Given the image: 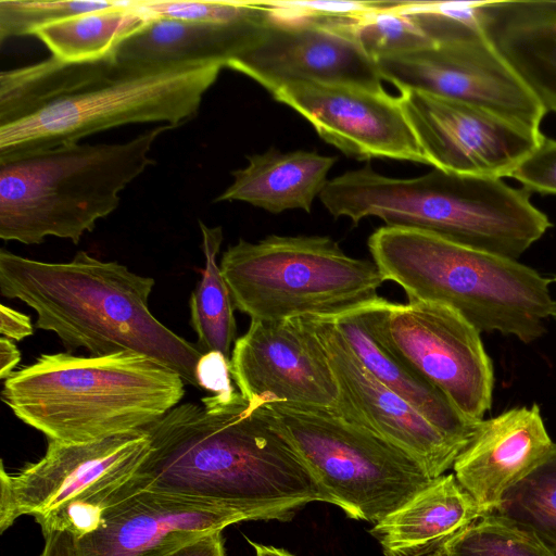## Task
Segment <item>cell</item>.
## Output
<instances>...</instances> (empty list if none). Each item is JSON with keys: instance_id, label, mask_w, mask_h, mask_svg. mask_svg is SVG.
Segmentation results:
<instances>
[{"instance_id": "cell-1", "label": "cell", "mask_w": 556, "mask_h": 556, "mask_svg": "<svg viewBox=\"0 0 556 556\" xmlns=\"http://www.w3.org/2000/svg\"><path fill=\"white\" fill-rule=\"evenodd\" d=\"M241 393L180 403L144 427L150 451L131 477L142 490L241 509L253 520H290L328 498L287 440Z\"/></svg>"}, {"instance_id": "cell-2", "label": "cell", "mask_w": 556, "mask_h": 556, "mask_svg": "<svg viewBox=\"0 0 556 556\" xmlns=\"http://www.w3.org/2000/svg\"><path fill=\"white\" fill-rule=\"evenodd\" d=\"M154 283L85 251L64 263L0 251L1 294L31 307L36 328L54 332L68 350L84 348L92 356L143 354L198 387L195 366L202 352L151 313Z\"/></svg>"}, {"instance_id": "cell-3", "label": "cell", "mask_w": 556, "mask_h": 556, "mask_svg": "<svg viewBox=\"0 0 556 556\" xmlns=\"http://www.w3.org/2000/svg\"><path fill=\"white\" fill-rule=\"evenodd\" d=\"M319 199L332 216L354 225L377 216L387 226L429 231L517 261L552 226L523 188L435 168L402 179L365 166L328 180Z\"/></svg>"}, {"instance_id": "cell-4", "label": "cell", "mask_w": 556, "mask_h": 556, "mask_svg": "<svg viewBox=\"0 0 556 556\" xmlns=\"http://www.w3.org/2000/svg\"><path fill=\"white\" fill-rule=\"evenodd\" d=\"M185 380L135 352L42 354L4 380L3 403L48 441L87 443L141 430L180 404Z\"/></svg>"}, {"instance_id": "cell-5", "label": "cell", "mask_w": 556, "mask_h": 556, "mask_svg": "<svg viewBox=\"0 0 556 556\" xmlns=\"http://www.w3.org/2000/svg\"><path fill=\"white\" fill-rule=\"evenodd\" d=\"M368 249L384 281L399 285L408 302L450 306L481 333L500 332L523 343L546 331L555 307L553 280L517 260L387 225L371 233Z\"/></svg>"}, {"instance_id": "cell-6", "label": "cell", "mask_w": 556, "mask_h": 556, "mask_svg": "<svg viewBox=\"0 0 556 556\" xmlns=\"http://www.w3.org/2000/svg\"><path fill=\"white\" fill-rule=\"evenodd\" d=\"M170 129L159 125L126 142H72L0 159V238L39 244L56 237L77 244L154 164L152 146Z\"/></svg>"}, {"instance_id": "cell-7", "label": "cell", "mask_w": 556, "mask_h": 556, "mask_svg": "<svg viewBox=\"0 0 556 556\" xmlns=\"http://www.w3.org/2000/svg\"><path fill=\"white\" fill-rule=\"evenodd\" d=\"M219 267L235 308L251 320L333 319L379 298L384 282L372 261L326 236L240 239Z\"/></svg>"}, {"instance_id": "cell-8", "label": "cell", "mask_w": 556, "mask_h": 556, "mask_svg": "<svg viewBox=\"0 0 556 556\" xmlns=\"http://www.w3.org/2000/svg\"><path fill=\"white\" fill-rule=\"evenodd\" d=\"M257 412L295 451L329 504L376 525L431 483L406 452L329 409L270 402Z\"/></svg>"}, {"instance_id": "cell-9", "label": "cell", "mask_w": 556, "mask_h": 556, "mask_svg": "<svg viewBox=\"0 0 556 556\" xmlns=\"http://www.w3.org/2000/svg\"><path fill=\"white\" fill-rule=\"evenodd\" d=\"M110 79L0 126V159L80 142L118 126L191 122L216 81L218 63L123 66Z\"/></svg>"}, {"instance_id": "cell-10", "label": "cell", "mask_w": 556, "mask_h": 556, "mask_svg": "<svg viewBox=\"0 0 556 556\" xmlns=\"http://www.w3.org/2000/svg\"><path fill=\"white\" fill-rule=\"evenodd\" d=\"M375 338L440 390L468 419L492 406L494 369L481 332L450 306L393 303L377 298L361 306Z\"/></svg>"}, {"instance_id": "cell-11", "label": "cell", "mask_w": 556, "mask_h": 556, "mask_svg": "<svg viewBox=\"0 0 556 556\" xmlns=\"http://www.w3.org/2000/svg\"><path fill=\"white\" fill-rule=\"evenodd\" d=\"M383 80L466 102L540 130L546 111L485 35L460 24L431 47L376 60Z\"/></svg>"}, {"instance_id": "cell-12", "label": "cell", "mask_w": 556, "mask_h": 556, "mask_svg": "<svg viewBox=\"0 0 556 556\" xmlns=\"http://www.w3.org/2000/svg\"><path fill=\"white\" fill-rule=\"evenodd\" d=\"M149 451V437L141 429L87 443L48 441L39 460L14 472L1 460L0 532L22 516L37 519L128 481Z\"/></svg>"}, {"instance_id": "cell-13", "label": "cell", "mask_w": 556, "mask_h": 556, "mask_svg": "<svg viewBox=\"0 0 556 556\" xmlns=\"http://www.w3.org/2000/svg\"><path fill=\"white\" fill-rule=\"evenodd\" d=\"M397 90L429 165L447 174L510 177L544 136L466 102L412 88Z\"/></svg>"}, {"instance_id": "cell-14", "label": "cell", "mask_w": 556, "mask_h": 556, "mask_svg": "<svg viewBox=\"0 0 556 556\" xmlns=\"http://www.w3.org/2000/svg\"><path fill=\"white\" fill-rule=\"evenodd\" d=\"M271 96L351 157L429 165L400 98L383 86L306 81L282 87Z\"/></svg>"}, {"instance_id": "cell-15", "label": "cell", "mask_w": 556, "mask_h": 556, "mask_svg": "<svg viewBox=\"0 0 556 556\" xmlns=\"http://www.w3.org/2000/svg\"><path fill=\"white\" fill-rule=\"evenodd\" d=\"M230 370L252 403L332 409L338 400L326 352L307 318L251 320L235 341Z\"/></svg>"}, {"instance_id": "cell-16", "label": "cell", "mask_w": 556, "mask_h": 556, "mask_svg": "<svg viewBox=\"0 0 556 556\" xmlns=\"http://www.w3.org/2000/svg\"><path fill=\"white\" fill-rule=\"evenodd\" d=\"M306 318L326 352L338 387V400L329 410L406 452L431 479L453 467L465 445L377 380L330 319Z\"/></svg>"}, {"instance_id": "cell-17", "label": "cell", "mask_w": 556, "mask_h": 556, "mask_svg": "<svg viewBox=\"0 0 556 556\" xmlns=\"http://www.w3.org/2000/svg\"><path fill=\"white\" fill-rule=\"evenodd\" d=\"M345 20L277 21L270 16L258 40L227 67L249 76L271 94L306 81L381 87L376 62L350 36Z\"/></svg>"}, {"instance_id": "cell-18", "label": "cell", "mask_w": 556, "mask_h": 556, "mask_svg": "<svg viewBox=\"0 0 556 556\" xmlns=\"http://www.w3.org/2000/svg\"><path fill=\"white\" fill-rule=\"evenodd\" d=\"M130 479L104 509L100 527L76 539L78 556H166L207 533L253 520L230 506L138 489Z\"/></svg>"}, {"instance_id": "cell-19", "label": "cell", "mask_w": 556, "mask_h": 556, "mask_svg": "<svg viewBox=\"0 0 556 556\" xmlns=\"http://www.w3.org/2000/svg\"><path fill=\"white\" fill-rule=\"evenodd\" d=\"M552 441L536 404L509 408L478 422L453 469L484 514L549 452Z\"/></svg>"}, {"instance_id": "cell-20", "label": "cell", "mask_w": 556, "mask_h": 556, "mask_svg": "<svg viewBox=\"0 0 556 556\" xmlns=\"http://www.w3.org/2000/svg\"><path fill=\"white\" fill-rule=\"evenodd\" d=\"M269 22L268 10L258 17L230 23L153 18L118 45L114 59L135 67L193 63L225 67L258 40Z\"/></svg>"}, {"instance_id": "cell-21", "label": "cell", "mask_w": 556, "mask_h": 556, "mask_svg": "<svg viewBox=\"0 0 556 556\" xmlns=\"http://www.w3.org/2000/svg\"><path fill=\"white\" fill-rule=\"evenodd\" d=\"M481 27L546 113H556V1H484Z\"/></svg>"}, {"instance_id": "cell-22", "label": "cell", "mask_w": 556, "mask_h": 556, "mask_svg": "<svg viewBox=\"0 0 556 556\" xmlns=\"http://www.w3.org/2000/svg\"><path fill=\"white\" fill-rule=\"evenodd\" d=\"M485 515L454 473L440 476L369 533L384 556H428Z\"/></svg>"}, {"instance_id": "cell-23", "label": "cell", "mask_w": 556, "mask_h": 556, "mask_svg": "<svg viewBox=\"0 0 556 556\" xmlns=\"http://www.w3.org/2000/svg\"><path fill=\"white\" fill-rule=\"evenodd\" d=\"M247 160L245 167L231 173L232 184L215 201L247 202L275 214L288 210L309 213L337 162L315 151L282 153L274 148Z\"/></svg>"}, {"instance_id": "cell-24", "label": "cell", "mask_w": 556, "mask_h": 556, "mask_svg": "<svg viewBox=\"0 0 556 556\" xmlns=\"http://www.w3.org/2000/svg\"><path fill=\"white\" fill-rule=\"evenodd\" d=\"M330 320L377 380L446 435L467 445L479 421L465 417L440 390L383 346L365 323L361 306Z\"/></svg>"}, {"instance_id": "cell-25", "label": "cell", "mask_w": 556, "mask_h": 556, "mask_svg": "<svg viewBox=\"0 0 556 556\" xmlns=\"http://www.w3.org/2000/svg\"><path fill=\"white\" fill-rule=\"evenodd\" d=\"M119 70L114 55L88 62L50 56L0 74V126L112 78Z\"/></svg>"}, {"instance_id": "cell-26", "label": "cell", "mask_w": 556, "mask_h": 556, "mask_svg": "<svg viewBox=\"0 0 556 556\" xmlns=\"http://www.w3.org/2000/svg\"><path fill=\"white\" fill-rule=\"evenodd\" d=\"M149 15L130 1L115 8L74 15L38 29L37 37L51 56L66 62H88L114 55L118 45L144 27Z\"/></svg>"}, {"instance_id": "cell-27", "label": "cell", "mask_w": 556, "mask_h": 556, "mask_svg": "<svg viewBox=\"0 0 556 556\" xmlns=\"http://www.w3.org/2000/svg\"><path fill=\"white\" fill-rule=\"evenodd\" d=\"M205 267L190 296V320L202 353L217 351L230 359L237 326L235 305L227 282L217 264L223 231L200 222Z\"/></svg>"}, {"instance_id": "cell-28", "label": "cell", "mask_w": 556, "mask_h": 556, "mask_svg": "<svg viewBox=\"0 0 556 556\" xmlns=\"http://www.w3.org/2000/svg\"><path fill=\"white\" fill-rule=\"evenodd\" d=\"M495 513L531 530L556 555V443L505 492Z\"/></svg>"}, {"instance_id": "cell-29", "label": "cell", "mask_w": 556, "mask_h": 556, "mask_svg": "<svg viewBox=\"0 0 556 556\" xmlns=\"http://www.w3.org/2000/svg\"><path fill=\"white\" fill-rule=\"evenodd\" d=\"M439 552L443 556H556L531 530L495 511L479 517Z\"/></svg>"}, {"instance_id": "cell-30", "label": "cell", "mask_w": 556, "mask_h": 556, "mask_svg": "<svg viewBox=\"0 0 556 556\" xmlns=\"http://www.w3.org/2000/svg\"><path fill=\"white\" fill-rule=\"evenodd\" d=\"M350 36L376 62L379 58L431 47L434 42L407 14L395 8V1L378 10L345 21Z\"/></svg>"}, {"instance_id": "cell-31", "label": "cell", "mask_w": 556, "mask_h": 556, "mask_svg": "<svg viewBox=\"0 0 556 556\" xmlns=\"http://www.w3.org/2000/svg\"><path fill=\"white\" fill-rule=\"evenodd\" d=\"M109 0H0V41L34 34L64 18L115 8Z\"/></svg>"}, {"instance_id": "cell-32", "label": "cell", "mask_w": 556, "mask_h": 556, "mask_svg": "<svg viewBox=\"0 0 556 556\" xmlns=\"http://www.w3.org/2000/svg\"><path fill=\"white\" fill-rule=\"evenodd\" d=\"M132 7L152 18L230 23L267 12L260 1L131 0Z\"/></svg>"}, {"instance_id": "cell-33", "label": "cell", "mask_w": 556, "mask_h": 556, "mask_svg": "<svg viewBox=\"0 0 556 556\" xmlns=\"http://www.w3.org/2000/svg\"><path fill=\"white\" fill-rule=\"evenodd\" d=\"M509 178L521 182L529 192L556 194V140L543 136Z\"/></svg>"}, {"instance_id": "cell-34", "label": "cell", "mask_w": 556, "mask_h": 556, "mask_svg": "<svg viewBox=\"0 0 556 556\" xmlns=\"http://www.w3.org/2000/svg\"><path fill=\"white\" fill-rule=\"evenodd\" d=\"M230 359L223 353L210 351L202 353L195 366V379L199 388L213 394L236 391L231 384Z\"/></svg>"}, {"instance_id": "cell-35", "label": "cell", "mask_w": 556, "mask_h": 556, "mask_svg": "<svg viewBox=\"0 0 556 556\" xmlns=\"http://www.w3.org/2000/svg\"><path fill=\"white\" fill-rule=\"evenodd\" d=\"M0 333L7 339L20 341L34 333V326L29 316L1 304Z\"/></svg>"}, {"instance_id": "cell-36", "label": "cell", "mask_w": 556, "mask_h": 556, "mask_svg": "<svg viewBox=\"0 0 556 556\" xmlns=\"http://www.w3.org/2000/svg\"><path fill=\"white\" fill-rule=\"evenodd\" d=\"M166 556H226L222 531L207 533Z\"/></svg>"}, {"instance_id": "cell-37", "label": "cell", "mask_w": 556, "mask_h": 556, "mask_svg": "<svg viewBox=\"0 0 556 556\" xmlns=\"http://www.w3.org/2000/svg\"><path fill=\"white\" fill-rule=\"evenodd\" d=\"M38 556H78L76 538L67 531H52L46 535Z\"/></svg>"}, {"instance_id": "cell-38", "label": "cell", "mask_w": 556, "mask_h": 556, "mask_svg": "<svg viewBox=\"0 0 556 556\" xmlns=\"http://www.w3.org/2000/svg\"><path fill=\"white\" fill-rule=\"evenodd\" d=\"M21 361V353L12 340L1 337L0 339V379L5 380L15 370Z\"/></svg>"}, {"instance_id": "cell-39", "label": "cell", "mask_w": 556, "mask_h": 556, "mask_svg": "<svg viewBox=\"0 0 556 556\" xmlns=\"http://www.w3.org/2000/svg\"><path fill=\"white\" fill-rule=\"evenodd\" d=\"M248 542L254 547L256 556H294L283 548L263 545L260 543L252 542L250 540H248Z\"/></svg>"}, {"instance_id": "cell-40", "label": "cell", "mask_w": 556, "mask_h": 556, "mask_svg": "<svg viewBox=\"0 0 556 556\" xmlns=\"http://www.w3.org/2000/svg\"><path fill=\"white\" fill-rule=\"evenodd\" d=\"M554 281L556 282V277H555ZM552 317H553V318L555 319V321H556V301H555V307H554V312H553Z\"/></svg>"}, {"instance_id": "cell-41", "label": "cell", "mask_w": 556, "mask_h": 556, "mask_svg": "<svg viewBox=\"0 0 556 556\" xmlns=\"http://www.w3.org/2000/svg\"><path fill=\"white\" fill-rule=\"evenodd\" d=\"M428 556H443V555L440 552H435V553H432V554H430Z\"/></svg>"}]
</instances>
